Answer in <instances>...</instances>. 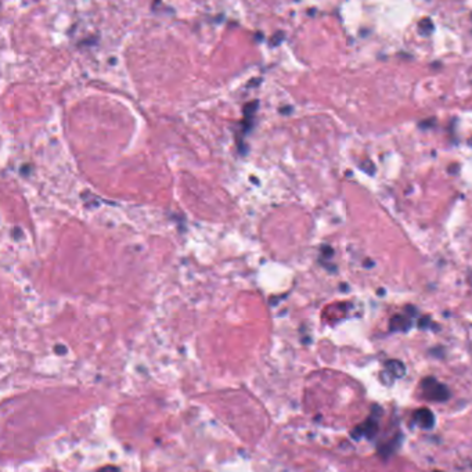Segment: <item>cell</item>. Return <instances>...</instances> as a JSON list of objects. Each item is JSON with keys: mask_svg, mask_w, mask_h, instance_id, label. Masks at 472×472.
<instances>
[{"mask_svg": "<svg viewBox=\"0 0 472 472\" xmlns=\"http://www.w3.org/2000/svg\"><path fill=\"white\" fill-rule=\"evenodd\" d=\"M421 386H422L425 396L428 397L429 400L446 402L450 396L447 386L438 382L434 377L424 378L421 382Z\"/></svg>", "mask_w": 472, "mask_h": 472, "instance_id": "cell-1", "label": "cell"}, {"mask_svg": "<svg viewBox=\"0 0 472 472\" xmlns=\"http://www.w3.org/2000/svg\"><path fill=\"white\" fill-rule=\"evenodd\" d=\"M378 432V422L377 418L375 417H370L368 420H366L363 424L358 425L356 428L353 429L352 432H350V436H352L355 440H359V439H362L363 436H366L368 439H372Z\"/></svg>", "mask_w": 472, "mask_h": 472, "instance_id": "cell-2", "label": "cell"}, {"mask_svg": "<svg viewBox=\"0 0 472 472\" xmlns=\"http://www.w3.org/2000/svg\"><path fill=\"white\" fill-rule=\"evenodd\" d=\"M414 420L417 424L420 425L421 428L431 429L435 425V417L434 413L429 410V409H418L414 413Z\"/></svg>", "mask_w": 472, "mask_h": 472, "instance_id": "cell-3", "label": "cell"}, {"mask_svg": "<svg viewBox=\"0 0 472 472\" xmlns=\"http://www.w3.org/2000/svg\"><path fill=\"white\" fill-rule=\"evenodd\" d=\"M385 372L392 378H402L406 374V366L400 360H388L385 362Z\"/></svg>", "mask_w": 472, "mask_h": 472, "instance_id": "cell-4", "label": "cell"}, {"mask_svg": "<svg viewBox=\"0 0 472 472\" xmlns=\"http://www.w3.org/2000/svg\"><path fill=\"white\" fill-rule=\"evenodd\" d=\"M411 323L406 319V316L396 315L391 320V329L392 331H407L410 328Z\"/></svg>", "mask_w": 472, "mask_h": 472, "instance_id": "cell-5", "label": "cell"}, {"mask_svg": "<svg viewBox=\"0 0 472 472\" xmlns=\"http://www.w3.org/2000/svg\"><path fill=\"white\" fill-rule=\"evenodd\" d=\"M431 324V319H429V317H422V319H420V321H418V327H420V328H428V325Z\"/></svg>", "mask_w": 472, "mask_h": 472, "instance_id": "cell-6", "label": "cell"}, {"mask_svg": "<svg viewBox=\"0 0 472 472\" xmlns=\"http://www.w3.org/2000/svg\"><path fill=\"white\" fill-rule=\"evenodd\" d=\"M434 472H443V471H438V469H435V471H434Z\"/></svg>", "mask_w": 472, "mask_h": 472, "instance_id": "cell-7", "label": "cell"}]
</instances>
